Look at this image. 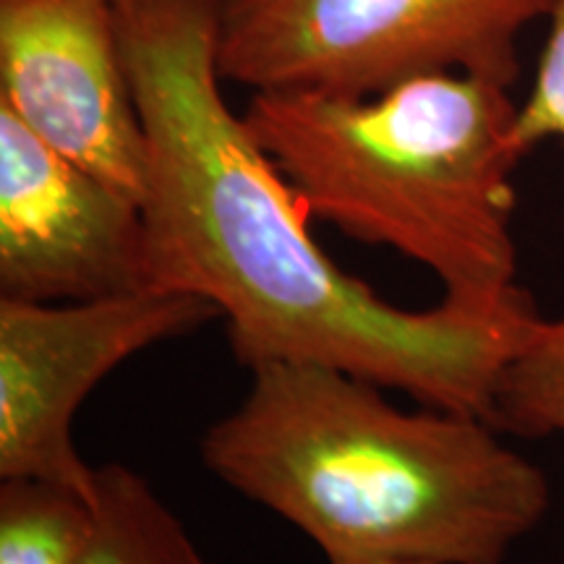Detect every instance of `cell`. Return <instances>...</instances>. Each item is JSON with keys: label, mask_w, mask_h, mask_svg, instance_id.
<instances>
[{"label": "cell", "mask_w": 564, "mask_h": 564, "mask_svg": "<svg viewBox=\"0 0 564 564\" xmlns=\"http://www.w3.org/2000/svg\"><path fill=\"white\" fill-rule=\"evenodd\" d=\"M116 19L147 141L152 285L215 303L249 371L335 366L491 421L499 377L539 316L533 301L392 306L319 249L299 194L225 102L217 0H116Z\"/></svg>", "instance_id": "obj_1"}, {"label": "cell", "mask_w": 564, "mask_h": 564, "mask_svg": "<svg viewBox=\"0 0 564 564\" xmlns=\"http://www.w3.org/2000/svg\"><path fill=\"white\" fill-rule=\"evenodd\" d=\"M384 390L335 366H259L204 432V468L327 562L505 564L544 520L546 476L481 415L405 411Z\"/></svg>", "instance_id": "obj_2"}, {"label": "cell", "mask_w": 564, "mask_h": 564, "mask_svg": "<svg viewBox=\"0 0 564 564\" xmlns=\"http://www.w3.org/2000/svg\"><path fill=\"white\" fill-rule=\"evenodd\" d=\"M308 215L434 272L447 303L505 308L518 285L510 87L429 74L379 95L253 91L243 112Z\"/></svg>", "instance_id": "obj_3"}, {"label": "cell", "mask_w": 564, "mask_h": 564, "mask_svg": "<svg viewBox=\"0 0 564 564\" xmlns=\"http://www.w3.org/2000/svg\"><path fill=\"white\" fill-rule=\"evenodd\" d=\"M556 0H217V68L253 91L366 97L429 74L512 87Z\"/></svg>", "instance_id": "obj_4"}, {"label": "cell", "mask_w": 564, "mask_h": 564, "mask_svg": "<svg viewBox=\"0 0 564 564\" xmlns=\"http://www.w3.org/2000/svg\"><path fill=\"white\" fill-rule=\"evenodd\" d=\"M212 319L215 303L165 288L76 303L0 299V478L95 499L97 468L74 442L84 400L131 356Z\"/></svg>", "instance_id": "obj_5"}, {"label": "cell", "mask_w": 564, "mask_h": 564, "mask_svg": "<svg viewBox=\"0 0 564 564\" xmlns=\"http://www.w3.org/2000/svg\"><path fill=\"white\" fill-rule=\"evenodd\" d=\"M0 108L141 204L147 141L116 0H0Z\"/></svg>", "instance_id": "obj_6"}, {"label": "cell", "mask_w": 564, "mask_h": 564, "mask_svg": "<svg viewBox=\"0 0 564 564\" xmlns=\"http://www.w3.org/2000/svg\"><path fill=\"white\" fill-rule=\"evenodd\" d=\"M147 288L141 204L0 108V299L76 303Z\"/></svg>", "instance_id": "obj_7"}, {"label": "cell", "mask_w": 564, "mask_h": 564, "mask_svg": "<svg viewBox=\"0 0 564 564\" xmlns=\"http://www.w3.org/2000/svg\"><path fill=\"white\" fill-rule=\"evenodd\" d=\"M91 510L82 564H204L183 520L129 465H97Z\"/></svg>", "instance_id": "obj_8"}, {"label": "cell", "mask_w": 564, "mask_h": 564, "mask_svg": "<svg viewBox=\"0 0 564 564\" xmlns=\"http://www.w3.org/2000/svg\"><path fill=\"white\" fill-rule=\"evenodd\" d=\"M91 525L82 494L34 478L0 484V564H82Z\"/></svg>", "instance_id": "obj_9"}, {"label": "cell", "mask_w": 564, "mask_h": 564, "mask_svg": "<svg viewBox=\"0 0 564 564\" xmlns=\"http://www.w3.org/2000/svg\"><path fill=\"white\" fill-rule=\"evenodd\" d=\"M491 423L520 436H564V316H535L507 361Z\"/></svg>", "instance_id": "obj_10"}, {"label": "cell", "mask_w": 564, "mask_h": 564, "mask_svg": "<svg viewBox=\"0 0 564 564\" xmlns=\"http://www.w3.org/2000/svg\"><path fill=\"white\" fill-rule=\"evenodd\" d=\"M531 95L518 105V141L525 154L549 139L564 141V0H556Z\"/></svg>", "instance_id": "obj_11"}, {"label": "cell", "mask_w": 564, "mask_h": 564, "mask_svg": "<svg viewBox=\"0 0 564 564\" xmlns=\"http://www.w3.org/2000/svg\"><path fill=\"white\" fill-rule=\"evenodd\" d=\"M327 564H415V562H327Z\"/></svg>", "instance_id": "obj_12"}]
</instances>
